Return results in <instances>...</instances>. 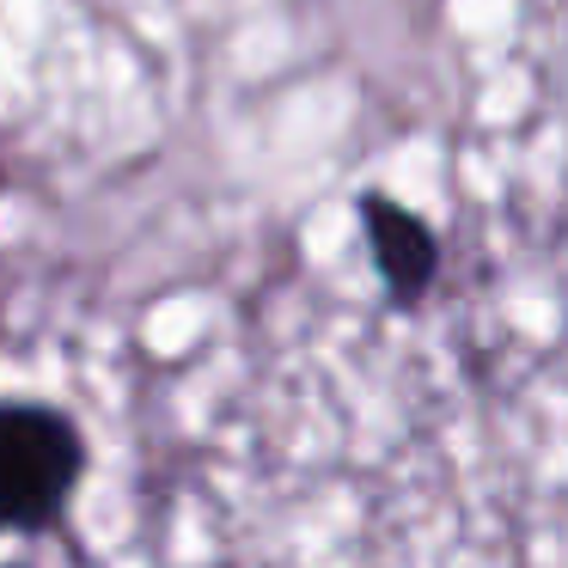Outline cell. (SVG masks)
I'll return each mask as SVG.
<instances>
[{"label":"cell","mask_w":568,"mask_h":568,"mask_svg":"<svg viewBox=\"0 0 568 568\" xmlns=\"http://www.w3.org/2000/svg\"><path fill=\"white\" fill-rule=\"evenodd\" d=\"M80 483V434L55 409H0V531H38Z\"/></svg>","instance_id":"6da1fadb"},{"label":"cell","mask_w":568,"mask_h":568,"mask_svg":"<svg viewBox=\"0 0 568 568\" xmlns=\"http://www.w3.org/2000/svg\"><path fill=\"white\" fill-rule=\"evenodd\" d=\"M361 221H367V245H373V263H379L385 287H392L397 300H416L422 287L434 282V270H440L434 233L409 209H397V202H385V196L361 202Z\"/></svg>","instance_id":"7a4b0ae2"}]
</instances>
